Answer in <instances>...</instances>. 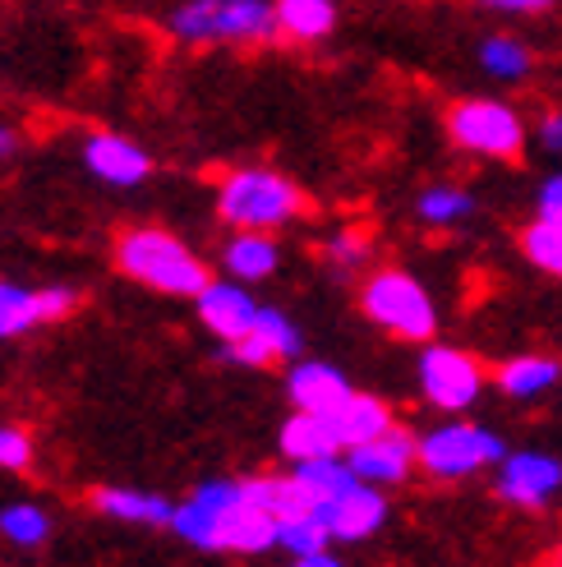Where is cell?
<instances>
[{"label": "cell", "mask_w": 562, "mask_h": 567, "mask_svg": "<svg viewBox=\"0 0 562 567\" xmlns=\"http://www.w3.org/2000/svg\"><path fill=\"white\" fill-rule=\"evenodd\" d=\"M116 268L162 296L194 300L208 287V264L194 254L180 236L162 231V226H134L116 240Z\"/></svg>", "instance_id": "7a4b0ae2"}, {"label": "cell", "mask_w": 562, "mask_h": 567, "mask_svg": "<svg viewBox=\"0 0 562 567\" xmlns=\"http://www.w3.org/2000/svg\"><path fill=\"white\" fill-rule=\"evenodd\" d=\"M291 471L304 480L309 494H314L319 503H323V498H342L346 489L360 485L355 471H351V462H346V452H332V457H314V462H295Z\"/></svg>", "instance_id": "4316f807"}, {"label": "cell", "mask_w": 562, "mask_h": 567, "mask_svg": "<svg viewBox=\"0 0 562 567\" xmlns=\"http://www.w3.org/2000/svg\"><path fill=\"white\" fill-rule=\"evenodd\" d=\"M277 447H281V457H287L291 466H295V462H314V457H332V452H342L332 420H327V415H309V411H295L287 424H281Z\"/></svg>", "instance_id": "603a6c76"}, {"label": "cell", "mask_w": 562, "mask_h": 567, "mask_svg": "<svg viewBox=\"0 0 562 567\" xmlns=\"http://www.w3.org/2000/svg\"><path fill=\"white\" fill-rule=\"evenodd\" d=\"M291 567H346V563L323 549V554H309V558H291Z\"/></svg>", "instance_id": "d590c367"}, {"label": "cell", "mask_w": 562, "mask_h": 567, "mask_svg": "<svg viewBox=\"0 0 562 567\" xmlns=\"http://www.w3.org/2000/svg\"><path fill=\"white\" fill-rule=\"evenodd\" d=\"M360 309L402 342H434L438 332V305L406 268H374L360 287Z\"/></svg>", "instance_id": "277c9868"}, {"label": "cell", "mask_w": 562, "mask_h": 567, "mask_svg": "<svg viewBox=\"0 0 562 567\" xmlns=\"http://www.w3.org/2000/svg\"><path fill=\"white\" fill-rule=\"evenodd\" d=\"M493 489L502 503L512 507H549L558 494H562V457L553 452H508V457L498 462V480Z\"/></svg>", "instance_id": "9c48e42d"}, {"label": "cell", "mask_w": 562, "mask_h": 567, "mask_svg": "<svg viewBox=\"0 0 562 567\" xmlns=\"http://www.w3.org/2000/svg\"><path fill=\"white\" fill-rule=\"evenodd\" d=\"M33 466V434L19 424H0V471H28Z\"/></svg>", "instance_id": "1f68e13d"}, {"label": "cell", "mask_w": 562, "mask_h": 567, "mask_svg": "<svg viewBox=\"0 0 562 567\" xmlns=\"http://www.w3.org/2000/svg\"><path fill=\"white\" fill-rule=\"evenodd\" d=\"M221 268L231 281H268L281 268V245L272 240V231H236L221 245Z\"/></svg>", "instance_id": "d6986e66"}, {"label": "cell", "mask_w": 562, "mask_h": 567, "mask_svg": "<svg viewBox=\"0 0 562 567\" xmlns=\"http://www.w3.org/2000/svg\"><path fill=\"white\" fill-rule=\"evenodd\" d=\"M327 545H332V535H327V526H323V522H319L314 513L277 522V549H287L291 558H309V554H323Z\"/></svg>", "instance_id": "4dcf8cb0"}, {"label": "cell", "mask_w": 562, "mask_h": 567, "mask_svg": "<svg viewBox=\"0 0 562 567\" xmlns=\"http://www.w3.org/2000/svg\"><path fill=\"white\" fill-rule=\"evenodd\" d=\"M508 457V443L493 430L470 420H447L438 430L419 434V471L434 480H470Z\"/></svg>", "instance_id": "8992f818"}, {"label": "cell", "mask_w": 562, "mask_h": 567, "mask_svg": "<svg viewBox=\"0 0 562 567\" xmlns=\"http://www.w3.org/2000/svg\"><path fill=\"white\" fill-rule=\"evenodd\" d=\"M535 217H540V221H562V172H553V176L540 181Z\"/></svg>", "instance_id": "d6a6232c"}, {"label": "cell", "mask_w": 562, "mask_h": 567, "mask_svg": "<svg viewBox=\"0 0 562 567\" xmlns=\"http://www.w3.org/2000/svg\"><path fill=\"white\" fill-rule=\"evenodd\" d=\"M475 213H480V198L452 181H438L415 198V217L425 226H466Z\"/></svg>", "instance_id": "484cf974"}, {"label": "cell", "mask_w": 562, "mask_h": 567, "mask_svg": "<svg viewBox=\"0 0 562 567\" xmlns=\"http://www.w3.org/2000/svg\"><path fill=\"white\" fill-rule=\"evenodd\" d=\"M309 213L304 189L272 166H236L217 185V217L236 231H281Z\"/></svg>", "instance_id": "6da1fadb"}, {"label": "cell", "mask_w": 562, "mask_h": 567, "mask_svg": "<svg viewBox=\"0 0 562 567\" xmlns=\"http://www.w3.org/2000/svg\"><path fill=\"white\" fill-rule=\"evenodd\" d=\"M83 166H89L102 185H116V189H134L153 176L148 148L125 134H111V130H97L83 138Z\"/></svg>", "instance_id": "5bb4252c"}, {"label": "cell", "mask_w": 562, "mask_h": 567, "mask_svg": "<svg viewBox=\"0 0 562 567\" xmlns=\"http://www.w3.org/2000/svg\"><path fill=\"white\" fill-rule=\"evenodd\" d=\"M268 549H277V517L244 498V480H240V498L221 513L217 554H268Z\"/></svg>", "instance_id": "e0dca14e"}, {"label": "cell", "mask_w": 562, "mask_h": 567, "mask_svg": "<svg viewBox=\"0 0 562 567\" xmlns=\"http://www.w3.org/2000/svg\"><path fill=\"white\" fill-rule=\"evenodd\" d=\"M19 148V130L14 125H0V157H10Z\"/></svg>", "instance_id": "8d00e7d4"}, {"label": "cell", "mask_w": 562, "mask_h": 567, "mask_svg": "<svg viewBox=\"0 0 562 567\" xmlns=\"http://www.w3.org/2000/svg\"><path fill=\"white\" fill-rule=\"evenodd\" d=\"M374 259V231L370 226H342L323 240V264L332 272H355L360 264Z\"/></svg>", "instance_id": "f546056e"}, {"label": "cell", "mask_w": 562, "mask_h": 567, "mask_svg": "<svg viewBox=\"0 0 562 567\" xmlns=\"http://www.w3.org/2000/svg\"><path fill=\"white\" fill-rule=\"evenodd\" d=\"M415 379H419V392L434 411H447V415H461L480 402V392L489 383L485 364L475 360L470 351L461 347H443V342H425L419 351V364H415Z\"/></svg>", "instance_id": "52a82bcc"}, {"label": "cell", "mask_w": 562, "mask_h": 567, "mask_svg": "<svg viewBox=\"0 0 562 567\" xmlns=\"http://www.w3.org/2000/svg\"><path fill=\"white\" fill-rule=\"evenodd\" d=\"M240 498V480H204L176 513H171V530L185 545L217 554V530H221V513Z\"/></svg>", "instance_id": "4fadbf2b"}, {"label": "cell", "mask_w": 562, "mask_h": 567, "mask_svg": "<svg viewBox=\"0 0 562 567\" xmlns=\"http://www.w3.org/2000/svg\"><path fill=\"white\" fill-rule=\"evenodd\" d=\"M221 355H227L231 364H244V370H268V364H277V360L295 364V360H304V332L295 328V319L287 315V309L263 305L254 328H249L240 342L221 347Z\"/></svg>", "instance_id": "ba28073f"}, {"label": "cell", "mask_w": 562, "mask_h": 567, "mask_svg": "<svg viewBox=\"0 0 562 567\" xmlns=\"http://www.w3.org/2000/svg\"><path fill=\"white\" fill-rule=\"evenodd\" d=\"M493 383H498L502 396H512V402H535V396H544L562 383V360H553V355H512V360L498 364Z\"/></svg>", "instance_id": "44dd1931"}, {"label": "cell", "mask_w": 562, "mask_h": 567, "mask_svg": "<svg viewBox=\"0 0 562 567\" xmlns=\"http://www.w3.org/2000/svg\"><path fill=\"white\" fill-rule=\"evenodd\" d=\"M346 462H351L355 480H364V485L392 489V485H402V480H410V471L419 466V434L402 430V424H392L387 434L351 447Z\"/></svg>", "instance_id": "8fae6325"}, {"label": "cell", "mask_w": 562, "mask_h": 567, "mask_svg": "<svg viewBox=\"0 0 562 567\" xmlns=\"http://www.w3.org/2000/svg\"><path fill=\"white\" fill-rule=\"evenodd\" d=\"M351 392H355L351 379L336 370V364H327V360H295L287 370V396H291L295 411L332 415Z\"/></svg>", "instance_id": "2e32d148"}, {"label": "cell", "mask_w": 562, "mask_h": 567, "mask_svg": "<svg viewBox=\"0 0 562 567\" xmlns=\"http://www.w3.org/2000/svg\"><path fill=\"white\" fill-rule=\"evenodd\" d=\"M327 420H332V430H336V443H342V452H351V447H360V443H370V439L387 434L392 424H397L383 396H370V392H351L346 402L336 406Z\"/></svg>", "instance_id": "ffe728a7"}, {"label": "cell", "mask_w": 562, "mask_h": 567, "mask_svg": "<svg viewBox=\"0 0 562 567\" xmlns=\"http://www.w3.org/2000/svg\"><path fill=\"white\" fill-rule=\"evenodd\" d=\"M89 498L102 517H116L129 526H171V513H176L171 498L148 494V489H125V485H102Z\"/></svg>", "instance_id": "ac0fdd59"}, {"label": "cell", "mask_w": 562, "mask_h": 567, "mask_svg": "<svg viewBox=\"0 0 562 567\" xmlns=\"http://www.w3.org/2000/svg\"><path fill=\"white\" fill-rule=\"evenodd\" d=\"M79 309L74 287H19V281H0V342L23 337L42 323H61Z\"/></svg>", "instance_id": "30bf717a"}, {"label": "cell", "mask_w": 562, "mask_h": 567, "mask_svg": "<svg viewBox=\"0 0 562 567\" xmlns=\"http://www.w3.org/2000/svg\"><path fill=\"white\" fill-rule=\"evenodd\" d=\"M558 563H562V549H558Z\"/></svg>", "instance_id": "74e56055"}, {"label": "cell", "mask_w": 562, "mask_h": 567, "mask_svg": "<svg viewBox=\"0 0 562 567\" xmlns=\"http://www.w3.org/2000/svg\"><path fill=\"white\" fill-rule=\"evenodd\" d=\"M447 138L470 157L517 162L525 153V121L502 97H461L447 106Z\"/></svg>", "instance_id": "5b68a950"}, {"label": "cell", "mask_w": 562, "mask_h": 567, "mask_svg": "<svg viewBox=\"0 0 562 567\" xmlns=\"http://www.w3.org/2000/svg\"><path fill=\"white\" fill-rule=\"evenodd\" d=\"M521 254L530 259V268H540L549 277L562 281V221H525L521 226V236H517Z\"/></svg>", "instance_id": "83f0119b"}, {"label": "cell", "mask_w": 562, "mask_h": 567, "mask_svg": "<svg viewBox=\"0 0 562 567\" xmlns=\"http://www.w3.org/2000/svg\"><path fill=\"white\" fill-rule=\"evenodd\" d=\"M535 138H540L544 153L562 157V106H549V111H544L540 125H535Z\"/></svg>", "instance_id": "e575fe53"}, {"label": "cell", "mask_w": 562, "mask_h": 567, "mask_svg": "<svg viewBox=\"0 0 562 567\" xmlns=\"http://www.w3.org/2000/svg\"><path fill=\"white\" fill-rule=\"evenodd\" d=\"M480 10H493V14H517V19H525V14H549L558 0H475Z\"/></svg>", "instance_id": "836d02e7"}, {"label": "cell", "mask_w": 562, "mask_h": 567, "mask_svg": "<svg viewBox=\"0 0 562 567\" xmlns=\"http://www.w3.org/2000/svg\"><path fill=\"white\" fill-rule=\"evenodd\" d=\"M277 33L291 42H323L336 33V0H272Z\"/></svg>", "instance_id": "cb8c5ba5"}, {"label": "cell", "mask_w": 562, "mask_h": 567, "mask_svg": "<svg viewBox=\"0 0 562 567\" xmlns=\"http://www.w3.org/2000/svg\"><path fill=\"white\" fill-rule=\"evenodd\" d=\"M244 498L259 503L263 513H272L277 522L304 517V513H314L319 507V498L309 494V485L295 471L291 475H244Z\"/></svg>", "instance_id": "7402d4cb"}, {"label": "cell", "mask_w": 562, "mask_h": 567, "mask_svg": "<svg viewBox=\"0 0 562 567\" xmlns=\"http://www.w3.org/2000/svg\"><path fill=\"white\" fill-rule=\"evenodd\" d=\"M194 309H199V323L217 337L221 347H227V342H240V337L254 328V319H259L263 305L249 296L244 281H231V277L217 281V277H212L208 287L194 296Z\"/></svg>", "instance_id": "9a60e30c"}, {"label": "cell", "mask_w": 562, "mask_h": 567, "mask_svg": "<svg viewBox=\"0 0 562 567\" xmlns=\"http://www.w3.org/2000/svg\"><path fill=\"white\" fill-rule=\"evenodd\" d=\"M0 535L19 549H38L51 540V517L38 503H6L0 507Z\"/></svg>", "instance_id": "f1b7e54d"}, {"label": "cell", "mask_w": 562, "mask_h": 567, "mask_svg": "<svg viewBox=\"0 0 562 567\" xmlns=\"http://www.w3.org/2000/svg\"><path fill=\"white\" fill-rule=\"evenodd\" d=\"M314 517L327 526V535L336 545H360L387 526V498H383V489L360 480V485L346 489L342 498H323L314 507Z\"/></svg>", "instance_id": "7c38bea8"}, {"label": "cell", "mask_w": 562, "mask_h": 567, "mask_svg": "<svg viewBox=\"0 0 562 567\" xmlns=\"http://www.w3.org/2000/svg\"><path fill=\"white\" fill-rule=\"evenodd\" d=\"M166 28L185 47H249L277 38V10L272 0H180Z\"/></svg>", "instance_id": "3957f363"}, {"label": "cell", "mask_w": 562, "mask_h": 567, "mask_svg": "<svg viewBox=\"0 0 562 567\" xmlns=\"http://www.w3.org/2000/svg\"><path fill=\"white\" fill-rule=\"evenodd\" d=\"M475 61H480V70L498 83H521V79H530V70H535V51H530L521 38L489 33V38H480V47H475Z\"/></svg>", "instance_id": "d4e9b609"}]
</instances>
